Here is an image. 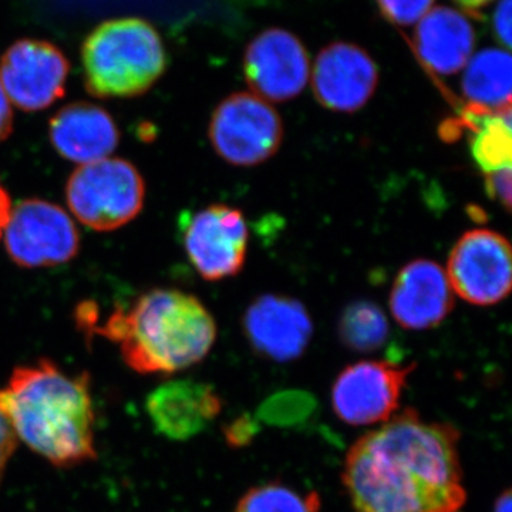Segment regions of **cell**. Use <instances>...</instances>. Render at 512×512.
<instances>
[{
  "label": "cell",
  "mask_w": 512,
  "mask_h": 512,
  "mask_svg": "<svg viewBox=\"0 0 512 512\" xmlns=\"http://www.w3.org/2000/svg\"><path fill=\"white\" fill-rule=\"evenodd\" d=\"M248 238L242 211L225 204L197 211L183 225L185 254L205 281L238 275L247 259Z\"/></svg>",
  "instance_id": "obj_10"
},
{
  "label": "cell",
  "mask_w": 512,
  "mask_h": 512,
  "mask_svg": "<svg viewBox=\"0 0 512 512\" xmlns=\"http://www.w3.org/2000/svg\"><path fill=\"white\" fill-rule=\"evenodd\" d=\"M208 137L222 160L237 167H254L278 153L284 124L268 101L252 93H234L212 113Z\"/></svg>",
  "instance_id": "obj_6"
},
{
  "label": "cell",
  "mask_w": 512,
  "mask_h": 512,
  "mask_svg": "<svg viewBox=\"0 0 512 512\" xmlns=\"http://www.w3.org/2000/svg\"><path fill=\"white\" fill-rule=\"evenodd\" d=\"M343 345L356 352L369 353L382 348L389 336V322L376 303H350L339 320Z\"/></svg>",
  "instance_id": "obj_21"
},
{
  "label": "cell",
  "mask_w": 512,
  "mask_h": 512,
  "mask_svg": "<svg viewBox=\"0 0 512 512\" xmlns=\"http://www.w3.org/2000/svg\"><path fill=\"white\" fill-rule=\"evenodd\" d=\"M47 133L56 153L79 165L111 157L121 137L109 111L90 101H73L57 110Z\"/></svg>",
  "instance_id": "obj_16"
},
{
  "label": "cell",
  "mask_w": 512,
  "mask_h": 512,
  "mask_svg": "<svg viewBox=\"0 0 512 512\" xmlns=\"http://www.w3.org/2000/svg\"><path fill=\"white\" fill-rule=\"evenodd\" d=\"M511 247L507 238L490 229L468 231L451 249L447 278L463 301L493 306L511 291Z\"/></svg>",
  "instance_id": "obj_8"
},
{
  "label": "cell",
  "mask_w": 512,
  "mask_h": 512,
  "mask_svg": "<svg viewBox=\"0 0 512 512\" xmlns=\"http://www.w3.org/2000/svg\"><path fill=\"white\" fill-rule=\"evenodd\" d=\"M511 3L512 0H500L493 16L494 35L505 49L511 47Z\"/></svg>",
  "instance_id": "obj_26"
},
{
  "label": "cell",
  "mask_w": 512,
  "mask_h": 512,
  "mask_svg": "<svg viewBox=\"0 0 512 512\" xmlns=\"http://www.w3.org/2000/svg\"><path fill=\"white\" fill-rule=\"evenodd\" d=\"M511 56L507 50L484 49L471 57L464 72L467 106L500 111L511 106Z\"/></svg>",
  "instance_id": "obj_19"
},
{
  "label": "cell",
  "mask_w": 512,
  "mask_h": 512,
  "mask_svg": "<svg viewBox=\"0 0 512 512\" xmlns=\"http://www.w3.org/2000/svg\"><path fill=\"white\" fill-rule=\"evenodd\" d=\"M461 114L470 121L471 154L480 170L490 174L511 167V106L495 113L467 106Z\"/></svg>",
  "instance_id": "obj_20"
},
{
  "label": "cell",
  "mask_w": 512,
  "mask_h": 512,
  "mask_svg": "<svg viewBox=\"0 0 512 512\" xmlns=\"http://www.w3.org/2000/svg\"><path fill=\"white\" fill-rule=\"evenodd\" d=\"M476 46V30L467 13L456 9H431L417 25L414 47L424 66L441 76H451L467 66Z\"/></svg>",
  "instance_id": "obj_18"
},
{
  "label": "cell",
  "mask_w": 512,
  "mask_h": 512,
  "mask_svg": "<svg viewBox=\"0 0 512 512\" xmlns=\"http://www.w3.org/2000/svg\"><path fill=\"white\" fill-rule=\"evenodd\" d=\"M93 329L119 346L124 363L138 375H174L197 365L217 339V323L204 303L173 288L141 293Z\"/></svg>",
  "instance_id": "obj_3"
},
{
  "label": "cell",
  "mask_w": 512,
  "mask_h": 512,
  "mask_svg": "<svg viewBox=\"0 0 512 512\" xmlns=\"http://www.w3.org/2000/svg\"><path fill=\"white\" fill-rule=\"evenodd\" d=\"M460 434L451 424L394 414L350 447L343 484L356 512H460Z\"/></svg>",
  "instance_id": "obj_1"
},
{
  "label": "cell",
  "mask_w": 512,
  "mask_h": 512,
  "mask_svg": "<svg viewBox=\"0 0 512 512\" xmlns=\"http://www.w3.org/2000/svg\"><path fill=\"white\" fill-rule=\"evenodd\" d=\"M485 187H487L488 195H490L491 198L500 202L505 210L510 211L511 167L485 174Z\"/></svg>",
  "instance_id": "obj_24"
},
{
  "label": "cell",
  "mask_w": 512,
  "mask_h": 512,
  "mask_svg": "<svg viewBox=\"0 0 512 512\" xmlns=\"http://www.w3.org/2000/svg\"><path fill=\"white\" fill-rule=\"evenodd\" d=\"M0 410L18 440L55 467L82 466L97 457L87 373L69 375L49 359L16 367L0 389Z\"/></svg>",
  "instance_id": "obj_2"
},
{
  "label": "cell",
  "mask_w": 512,
  "mask_h": 512,
  "mask_svg": "<svg viewBox=\"0 0 512 512\" xmlns=\"http://www.w3.org/2000/svg\"><path fill=\"white\" fill-rule=\"evenodd\" d=\"M244 73L252 94L268 103L295 99L311 76L308 52L298 37L284 29H268L249 43Z\"/></svg>",
  "instance_id": "obj_12"
},
{
  "label": "cell",
  "mask_w": 512,
  "mask_h": 512,
  "mask_svg": "<svg viewBox=\"0 0 512 512\" xmlns=\"http://www.w3.org/2000/svg\"><path fill=\"white\" fill-rule=\"evenodd\" d=\"M389 306L403 329L436 328L454 308L453 289L446 272L429 259L410 262L394 279Z\"/></svg>",
  "instance_id": "obj_15"
},
{
  "label": "cell",
  "mask_w": 512,
  "mask_h": 512,
  "mask_svg": "<svg viewBox=\"0 0 512 512\" xmlns=\"http://www.w3.org/2000/svg\"><path fill=\"white\" fill-rule=\"evenodd\" d=\"M511 491L507 490L495 503L494 512H511Z\"/></svg>",
  "instance_id": "obj_31"
},
{
  "label": "cell",
  "mask_w": 512,
  "mask_h": 512,
  "mask_svg": "<svg viewBox=\"0 0 512 512\" xmlns=\"http://www.w3.org/2000/svg\"><path fill=\"white\" fill-rule=\"evenodd\" d=\"M318 493L302 494L288 485L271 483L251 488L238 501L235 512H319Z\"/></svg>",
  "instance_id": "obj_22"
},
{
  "label": "cell",
  "mask_w": 512,
  "mask_h": 512,
  "mask_svg": "<svg viewBox=\"0 0 512 512\" xmlns=\"http://www.w3.org/2000/svg\"><path fill=\"white\" fill-rule=\"evenodd\" d=\"M383 15L399 26H412L430 12L434 0H377Z\"/></svg>",
  "instance_id": "obj_23"
},
{
  "label": "cell",
  "mask_w": 512,
  "mask_h": 512,
  "mask_svg": "<svg viewBox=\"0 0 512 512\" xmlns=\"http://www.w3.org/2000/svg\"><path fill=\"white\" fill-rule=\"evenodd\" d=\"M18 441L8 417L0 410V481L5 476L6 467L18 447Z\"/></svg>",
  "instance_id": "obj_25"
},
{
  "label": "cell",
  "mask_w": 512,
  "mask_h": 512,
  "mask_svg": "<svg viewBox=\"0 0 512 512\" xmlns=\"http://www.w3.org/2000/svg\"><path fill=\"white\" fill-rule=\"evenodd\" d=\"M70 63L53 43L20 39L0 57V83L12 106L25 113L52 107L66 94Z\"/></svg>",
  "instance_id": "obj_9"
},
{
  "label": "cell",
  "mask_w": 512,
  "mask_h": 512,
  "mask_svg": "<svg viewBox=\"0 0 512 512\" xmlns=\"http://www.w3.org/2000/svg\"><path fill=\"white\" fill-rule=\"evenodd\" d=\"M13 127H15L13 106L8 94L3 89L2 83H0V144L5 143L12 136Z\"/></svg>",
  "instance_id": "obj_27"
},
{
  "label": "cell",
  "mask_w": 512,
  "mask_h": 512,
  "mask_svg": "<svg viewBox=\"0 0 512 512\" xmlns=\"http://www.w3.org/2000/svg\"><path fill=\"white\" fill-rule=\"evenodd\" d=\"M416 365L365 360L346 367L333 383L332 406L350 426L386 423L399 409L407 377Z\"/></svg>",
  "instance_id": "obj_11"
},
{
  "label": "cell",
  "mask_w": 512,
  "mask_h": 512,
  "mask_svg": "<svg viewBox=\"0 0 512 512\" xmlns=\"http://www.w3.org/2000/svg\"><path fill=\"white\" fill-rule=\"evenodd\" d=\"M458 5L461 6L468 15H474V12H477L478 9L483 8V6L488 5L491 0H456Z\"/></svg>",
  "instance_id": "obj_30"
},
{
  "label": "cell",
  "mask_w": 512,
  "mask_h": 512,
  "mask_svg": "<svg viewBox=\"0 0 512 512\" xmlns=\"http://www.w3.org/2000/svg\"><path fill=\"white\" fill-rule=\"evenodd\" d=\"M254 429H252V423L249 421L238 420L237 423L232 424L227 431V439L231 444H242L247 443L251 439Z\"/></svg>",
  "instance_id": "obj_28"
},
{
  "label": "cell",
  "mask_w": 512,
  "mask_h": 512,
  "mask_svg": "<svg viewBox=\"0 0 512 512\" xmlns=\"http://www.w3.org/2000/svg\"><path fill=\"white\" fill-rule=\"evenodd\" d=\"M3 241L10 261L26 269L67 264L79 255L82 244L72 215L40 198H28L13 207Z\"/></svg>",
  "instance_id": "obj_7"
},
{
  "label": "cell",
  "mask_w": 512,
  "mask_h": 512,
  "mask_svg": "<svg viewBox=\"0 0 512 512\" xmlns=\"http://www.w3.org/2000/svg\"><path fill=\"white\" fill-rule=\"evenodd\" d=\"M379 69L369 53L350 43H333L316 57L312 89L316 100L336 113L363 109L376 92Z\"/></svg>",
  "instance_id": "obj_13"
},
{
  "label": "cell",
  "mask_w": 512,
  "mask_h": 512,
  "mask_svg": "<svg viewBox=\"0 0 512 512\" xmlns=\"http://www.w3.org/2000/svg\"><path fill=\"white\" fill-rule=\"evenodd\" d=\"M13 205L10 200L8 190L0 180V239L3 238V232H5L6 225H8L10 214H12Z\"/></svg>",
  "instance_id": "obj_29"
},
{
  "label": "cell",
  "mask_w": 512,
  "mask_h": 512,
  "mask_svg": "<svg viewBox=\"0 0 512 512\" xmlns=\"http://www.w3.org/2000/svg\"><path fill=\"white\" fill-rule=\"evenodd\" d=\"M64 194L80 224L110 232L130 224L143 211L146 183L136 165L109 157L79 165L70 174Z\"/></svg>",
  "instance_id": "obj_5"
},
{
  "label": "cell",
  "mask_w": 512,
  "mask_h": 512,
  "mask_svg": "<svg viewBox=\"0 0 512 512\" xmlns=\"http://www.w3.org/2000/svg\"><path fill=\"white\" fill-rule=\"evenodd\" d=\"M242 326L252 348L278 363L298 359L313 335L305 306L289 296H259L245 312Z\"/></svg>",
  "instance_id": "obj_14"
},
{
  "label": "cell",
  "mask_w": 512,
  "mask_h": 512,
  "mask_svg": "<svg viewBox=\"0 0 512 512\" xmlns=\"http://www.w3.org/2000/svg\"><path fill=\"white\" fill-rule=\"evenodd\" d=\"M146 409L157 433L184 441L210 427L220 416L222 402L210 384L173 380L148 394Z\"/></svg>",
  "instance_id": "obj_17"
},
{
  "label": "cell",
  "mask_w": 512,
  "mask_h": 512,
  "mask_svg": "<svg viewBox=\"0 0 512 512\" xmlns=\"http://www.w3.org/2000/svg\"><path fill=\"white\" fill-rule=\"evenodd\" d=\"M83 82L96 99L143 96L163 77L168 57L163 39L141 18L106 20L82 45Z\"/></svg>",
  "instance_id": "obj_4"
}]
</instances>
